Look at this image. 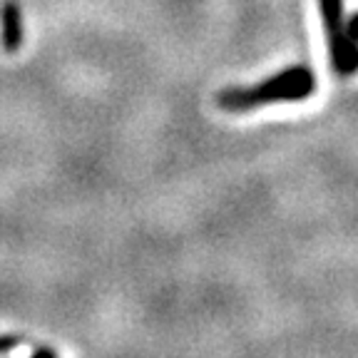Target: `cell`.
Returning a JSON list of instances; mask_svg holds the SVG:
<instances>
[{"label":"cell","instance_id":"3957f363","mask_svg":"<svg viewBox=\"0 0 358 358\" xmlns=\"http://www.w3.org/2000/svg\"><path fill=\"white\" fill-rule=\"evenodd\" d=\"M25 28H22V10L15 0H6L0 6V43L8 52H17L22 48Z\"/></svg>","mask_w":358,"mask_h":358},{"label":"cell","instance_id":"7a4b0ae2","mask_svg":"<svg viewBox=\"0 0 358 358\" xmlns=\"http://www.w3.org/2000/svg\"><path fill=\"white\" fill-rule=\"evenodd\" d=\"M324 28L329 35L331 65L338 75L358 73V48L348 43L346 20H343V0H319Z\"/></svg>","mask_w":358,"mask_h":358},{"label":"cell","instance_id":"6da1fadb","mask_svg":"<svg viewBox=\"0 0 358 358\" xmlns=\"http://www.w3.org/2000/svg\"><path fill=\"white\" fill-rule=\"evenodd\" d=\"M316 78L306 65L286 67L257 87H227L217 92V105L227 112H246L271 102H301L313 95Z\"/></svg>","mask_w":358,"mask_h":358},{"label":"cell","instance_id":"8992f818","mask_svg":"<svg viewBox=\"0 0 358 358\" xmlns=\"http://www.w3.org/2000/svg\"><path fill=\"white\" fill-rule=\"evenodd\" d=\"M30 358H57V356L52 348H35V351L30 353Z\"/></svg>","mask_w":358,"mask_h":358},{"label":"cell","instance_id":"277c9868","mask_svg":"<svg viewBox=\"0 0 358 358\" xmlns=\"http://www.w3.org/2000/svg\"><path fill=\"white\" fill-rule=\"evenodd\" d=\"M346 35H348V43H351L353 48H358V13H353L346 20Z\"/></svg>","mask_w":358,"mask_h":358},{"label":"cell","instance_id":"5b68a950","mask_svg":"<svg viewBox=\"0 0 358 358\" xmlns=\"http://www.w3.org/2000/svg\"><path fill=\"white\" fill-rule=\"evenodd\" d=\"M22 343V338L20 336H0V356H3V353H10L13 348H17Z\"/></svg>","mask_w":358,"mask_h":358}]
</instances>
